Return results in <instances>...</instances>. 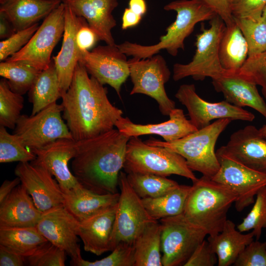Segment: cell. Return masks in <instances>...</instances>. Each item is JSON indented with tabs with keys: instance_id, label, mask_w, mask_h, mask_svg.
Returning a JSON list of instances; mask_svg holds the SVG:
<instances>
[{
	"instance_id": "obj_20",
	"label": "cell",
	"mask_w": 266,
	"mask_h": 266,
	"mask_svg": "<svg viewBox=\"0 0 266 266\" xmlns=\"http://www.w3.org/2000/svg\"><path fill=\"white\" fill-rule=\"evenodd\" d=\"M65 28L62 45L58 54L52 60L57 72L61 93L69 88L75 67L79 62L80 50L76 41V33L86 21L75 14L69 6L65 4Z\"/></svg>"
},
{
	"instance_id": "obj_37",
	"label": "cell",
	"mask_w": 266,
	"mask_h": 266,
	"mask_svg": "<svg viewBox=\"0 0 266 266\" xmlns=\"http://www.w3.org/2000/svg\"><path fill=\"white\" fill-rule=\"evenodd\" d=\"M36 155L15 133H9L0 126V163L31 162Z\"/></svg>"
},
{
	"instance_id": "obj_55",
	"label": "cell",
	"mask_w": 266,
	"mask_h": 266,
	"mask_svg": "<svg viewBox=\"0 0 266 266\" xmlns=\"http://www.w3.org/2000/svg\"><path fill=\"white\" fill-rule=\"evenodd\" d=\"M262 15L266 18V5L263 9Z\"/></svg>"
},
{
	"instance_id": "obj_9",
	"label": "cell",
	"mask_w": 266,
	"mask_h": 266,
	"mask_svg": "<svg viewBox=\"0 0 266 266\" xmlns=\"http://www.w3.org/2000/svg\"><path fill=\"white\" fill-rule=\"evenodd\" d=\"M164 266H184L207 235L201 228L187 220L182 213L160 220Z\"/></svg>"
},
{
	"instance_id": "obj_31",
	"label": "cell",
	"mask_w": 266,
	"mask_h": 266,
	"mask_svg": "<svg viewBox=\"0 0 266 266\" xmlns=\"http://www.w3.org/2000/svg\"><path fill=\"white\" fill-rule=\"evenodd\" d=\"M134 266H162L161 226L156 220L148 224L134 242Z\"/></svg>"
},
{
	"instance_id": "obj_40",
	"label": "cell",
	"mask_w": 266,
	"mask_h": 266,
	"mask_svg": "<svg viewBox=\"0 0 266 266\" xmlns=\"http://www.w3.org/2000/svg\"><path fill=\"white\" fill-rule=\"evenodd\" d=\"M134 243H122L118 244L108 256L93 262L81 258L75 266H134Z\"/></svg>"
},
{
	"instance_id": "obj_32",
	"label": "cell",
	"mask_w": 266,
	"mask_h": 266,
	"mask_svg": "<svg viewBox=\"0 0 266 266\" xmlns=\"http://www.w3.org/2000/svg\"><path fill=\"white\" fill-rule=\"evenodd\" d=\"M47 242L35 227H0V245L25 257Z\"/></svg>"
},
{
	"instance_id": "obj_56",
	"label": "cell",
	"mask_w": 266,
	"mask_h": 266,
	"mask_svg": "<svg viewBox=\"0 0 266 266\" xmlns=\"http://www.w3.org/2000/svg\"><path fill=\"white\" fill-rule=\"evenodd\" d=\"M6 0H0V4H2L3 3V2H4V1H5Z\"/></svg>"
},
{
	"instance_id": "obj_15",
	"label": "cell",
	"mask_w": 266,
	"mask_h": 266,
	"mask_svg": "<svg viewBox=\"0 0 266 266\" xmlns=\"http://www.w3.org/2000/svg\"><path fill=\"white\" fill-rule=\"evenodd\" d=\"M220 168L211 178L230 188L236 195L235 209L241 212L253 203L257 193L266 186V174L223 156H217Z\"/></svg>"
},
{
	"instance_id": "obj_12",
	"label": "cell",
	"mask_w": 266,
	"mask_h": 266,
	"mask_svg": "<svg viewBox=\"0 0 266 266\" xmlns=\"http://www.w3.org/2000/svg\"><path fill=\"white\" fill-rule=\"evenodd\" d=\"M65 7L61 2L44 19L28 43L5 60L21 62L40 70L46 69L51 61L52 52L63 35Z\"/></svg>"
},
{
	"instance_id": "obj_35",
	"label": "cell",
	"mask_w": 266,
	"mask_h": 266,
	"mask_svg": "<svg viewBox=\"0 0 266 266\" xmlns=\"http://www.w3.org/2000/svg\"><path fill=\"white\" fill-rule=\"evenodd\" d=\"M41 71L19 62L5 60L0 63V75L7 80L12 91L21 95L29 92Z\"/></svg>"
},
{
	"instance_id": "obj_46",
	"label": "cell",
	"mask_w": 266,
	"mask_h": 266,
	"mask_svg": "<svg viewBox=\"0 0 266 266\" xmlns=\"http://www.w3.org/2000/svg\"><path fill=\"white\" fill-rule=\"evenodd\" d=\"M218 264L216 254L204 239L195 249L184 266H214Z\"/></svg>"
},
{
	"instance_id": "obj_18",
	"label": "cell",
	"mask_w": 266,
	"mask_h": 266,
	"mask_svg": "<svg viewBox=\"0 0 266 266\" xmlns=\"http://www.w3.org/2000/svg\"><path fill=\"white\" fill-rule=\"evenodd\" d=\"M216 154L266 174V139L254 126H247L233 133L227 143Z\"/></svg>"
},
{
	"instance_id": "obj_57",
	"label": "cell",
	"mask_w": 266,
	"mask_h": 266,
	"mask_svg": "<svg viewBox=\"0 0 266 266\" xmlns=\"http://www.w3.org/2000/svg\"></svg>"
},
{
	"instance_id": "obj_44",
	"label": "cell",
	"mask_w": 266,
	"mask_h": 266,
	"mask_svg": "<svg viewBox=\"0 0 266 266\" xmlns=\"http://www.w3.org/2000/svg\"><path fill=\"white\" fill-rule=\"evenodd\" d=\"M234 266H266V242L252 241L240 254Z\"/></svg>"
},
{
	"instance_id": "obj_47",
	"label": "cell",
	"mask_w": 266,
	"mask_h": 266,
	"mask_svg": "<svg viewBox=\"0 0 266 266\" xmlns=\"http://www.w3.org/2000/svg\"><path fill=\"white\" fill-rule=\"evenodd\" d=\"M100 40L98 36L90 27L87 21L79 28L76 33V41L80 51L92 48Z\"/></svg>"
},
{
	"instance_id": "obj_43",
	"label": "cell",
	"mask_w": 266,
	"mask_h": 266,
	"mask_svg": "<svg viewBox=\"0 0 266 266\" xmlns=\"http://www.w3.org/2000/svg\"><path fill=\"white\" fill-rule=\"evenodd\" d=\"M39 26L38 23L15 32L10 37L0 42V61L7 58L19 51L31 39Z\"/></svg>"
},
{
	"instance_id": "obj_38",
	"label": "cell",
	"mask_w": 266,
	"mask_h": 266,
	"mask_svg": "<svg viewBox=\"0 0 266 266\" xmlns=\"http://www.w3.org/2000/svg\"><path fill=\"white\" fill-rule=\"evenodd\" d=\"M248 44V57L266 50V18L263 15L255 18H233Z\"/></svg>"
},
{
	"instance_id": "obj_11",
	"label": "cell",
	"mask_w": 266,
	"mask_h": 266,
	"mask_svg": "<svg viewBox=\"0 0 266 266\" xmlns=\"http://www.w3.org/2000/svg\"><path fill=\"white\" fill-rule=\"evenodd\" d=\"M119 186L120 193L111 235V251L120 243H134L144 228L156 221L149 214L142 199L131 186L127 173L123 171L119 174Z\"/></svg>"
},
{
	"instance_id": "obj_52",
	"label": "cell",
	"mask_w": 266,
	"mask_h": 266,
	"mask_svg": "<svg viewBox=\"0 0 266 266\" xmlns=\"http://www.w3.org/2000/svg\"><path fill=\"white\" fill-rule=\"evenodd\" d=\"M16 32L7 18L1 13H0V38L5 39Z\"/></svg>"
},
{
	"instance_id": "obj_25",
	"label": "cell",
	"mask_w": 266,
	"mask_h": 266,
	"mask_svg": "<svg viewBox=\"0 0 266 266\" xmlns=\"http://www.w3.org/2000/svg\"><path fill=\"white\" fill-rule=\"evenodd\" d=\"M42 214L20 184L0 203V227H35Z\"/></svg>"
},
{
	"instance_id": "obj_42",
	"label": "cell",
	"mask_w": 266,
	"mask_h": 266,
	"mask_svg": "<svg viewBox=\"0 0 266 266\" xmlns=\"http://www.w3.org/2000/svg\"><path fill=\"white\" fill-rule=\"evenodd\" d=\"M66 254L64 250L48 241L26 257V263L31 266H64Z\"/></svg>"
},
{
	"instance_id": "obj_21",
	"label": "cell",
	"mask_w": 266,
	"mask_h": 266,
	"mask_svg": "<svg viewBox=\"0 0 266 266\" xmlns=\"http://www.w3.org/2000/svg\"><path fill=\"white\" fill-rule=\"evenodd\" d=\"M168 116L169 119L167 121L146 125L135 124L128 117L122 116L116 121L115 127L120 132L129 137L156 134L167 142L178 140L198 130L186 118L181 109H173Z\"/></svg>"
},
{
	"instance_id": "obj_53",
	"label": "cell",
	"mask_w": 266,
	"mask_h": 266,
	"mask_svg": "<svg viewBox=\"0 0 266 266\" xmlns=\"http://www.w3.org/2000/svg\"><path fill=\"white\" fill-rule=\"evenodd\" d=\"M128 4L132 10L142 16L147 11V4L145 0H130Z\"/></svg>"
},
{
	"instance_id": "obj_28",
	"label": "cell",
	"mask_w": 266,
	"mask_h": 266,
	"mask_svg": "<svg viewBox=\"0 0 266 266\" xmlns=\"http://www.w3.org/2000/svg\"><path fill=\"white\" fill-rule=\"evenodd\" d=\"M254 237L253 231L244 233L236 229L232 221L227 219L221 232L214 236H208L207 240L217 256V265L230 266L234 264Z\"/></svg>"
},
{
	"instance_id": "obj_33",
	"label": "cell",
	"mask_w": 266,
	"mask_h": 266,
	"mask_svg": "<svg viewBox=\"0 0 266 266\" xmlns=\"http://www.w3.org/2000/svg\"><path fill=\"white\" fill-rule=\"evenodd\" d=\"M191 186L179 185L168 193L155 198L142 199L150 216L155 220L183 213Z\"/></svg>"
},
{
	"instance_id": "obj_24",
	"label": "cell",
	"mask_w": 266,
	"mask_h": 266,
	"mask_svg": "<svg viewBox=\"0 0 266 266\" xmlns=\"http://www.w3.org/2000/svg\"><path fill=\"white\" fill-rule=\"evenodd\" d=\"M117 204L79 222L77 234L84 250L100 256L111 251V239Z\"/></svg>"
},
{
	"instance_id": "obj_49",
	"label": "cell",
	"mask_w": 266,
	"mask_h": 266,
	"mask_svg": "<svg viewBox=\"0 0 266 266\" xmlns=\"http://www.w3.org/2000/svg\"><path fill=\"white\" fill-rule=\"evenodd\" d=\"M25 263V257L10 251L0 245V266H23Z\"/></svg>"
},
{
	"instance_id": "obj_23",
	"label": "cell",
	"mask_w": 266,
	"mask_h": 266,
	"mask_svg": "<svg viewBox=\"0 0 266 266\" xmlns=\"http://www.w3.org/2000/svg\"><path fill=\"white\" fill-rule=\"evenodd\" d=\"M215 90L222 93L226 100L238 107H250L266 119V103L260 96L256 85L240 75L228 70L212 79Z\"/></svg>"
},
{
	"instance_id": "obj_39",
	"label": "cell",
	"mask_w": 266,
	"mask_h": 266,
	"mask_svg": "<svg viewBox=\"0 0 266 266\" xmlns=\"http://www.w3.org/2000/svg\"><path fill=\"white\" fill-rule=\"evenodd\" d=\"M256 197L251 210L236 228L243 233L252 230L259 240L262 229L266 228V186L259 190Z\"/></svg>"
},
{
	"instance_id": "obj_22",
	"label": "cell",
	"mask_w": 266,
	"mask_h": 266,
	"mask_svg": "<svg viewBox=\"0 0 266 266\" xmlns=\"http://www.w3.org/2000/svg\"><path fill=\"white\" fill-rule=\"evenodd\" d=\"M78 16L85 19L100 40L115 45L111 30L116 26L112 12L118 5V0H61Z\"/></svg>"
},
{
	"instance_id": "obj_6",
	"label": "cell",
	"mask_w": 266,
	"mask_h": 266,
	"mask_svg": "<svg viewBox=\"0 0 266 266\" xmlns=\"http://www.w3.org/2000/svg\"><path fill=\"white\" fill-rule=\"evenodd\" d=\"M138 137H131L127 145L123 166L127 173L151 174L164 177L175 174L193 182L198 179L180 154L166 147L148 144Z\"/></svg>"
},
{
	"instance_id": "obj_50",
	"label": "cell",
	"mask_w": 266,
	"mask_h": 266,
	"mask_svg": "<svg viewBox=\"0 0 266 266\" xmlns=\"http://www.w3.org/2000/svg\"><path fill=\"white\" fill-rule=\"evenodd\" d=\"M142 17L134 13L129 7L126 8L122 16V29L125 30L136 26L141 21Z\"/></svg>"
},
{
	"instance_id": "obj_3",
	"label": "cell",
	"mask_w": 266,
	"mask_h": 266,
	"mask_svg": "<svg viewBox=\"0 0 266 266\" xmlns=\"http://www.w3.org/2000/svg\"><path fill=\"white\" fill-rule=\"evenodd\" d=\"M166 11L176 12L175 21L166 29V33L156 44L143 45L126 41L117 44L123 53L137 59H145L166 50L176 56L179 49H184V41L193 32L197 24L210 21L217 15L216 12L202 0H176L164 7Z\"/></svg>"
},
{
	"instance_id": "obj_27",
	"label": "cell",
	"mask_w": 266,
	"mask_h": 266,
	"mask_svg": "<svg viewBox=\"0 0 266 266\" xmlns=\"http://www.w3.org/2000/svg\"><path fill=\"white\" fill-rule=\"evenodd\" d=\"M63 196L64 206L80 222L117 204L120 193L98 194L82 187Z\"/></svg>"
},
{
	"instance_id": "obj_45",
	"label": "cell",
	"mask_w": 266,
	"mask_h": 266,
	"mask_svg": "<svg viewBox=\"0 0 266 266\" xmlns=\"http://www.w3.org/2000/svg\"><path fill=\"white\" fill-rule=\"evenodd\" d=\"M233 18H255L262 15L266 0H230Z\"/></svg>"
},
{
	"instance_id": "obj_14",
	"label": "cell",
	"mask_w": 266,
	"mask_h": 266,
	"mask_svg": "<svg viewBox=\"0 0 266 266\" xmlns=\"http://www.w3.org/2000/svg\"><path fill=\"white\" fill-rule=\"evenodd\" d=\"M175 97L186 107L190 121L198 130L208 126L214 119L230 118L252 122L255 118L251 112L226 100L218 102L204 100L197 93L194 84L181 85Z\"/></svg>"
},
{
	"instance_id": "obj_54",
	"label": "cell",
	"mask_w": 266,
	"mask_h": 266,
	"mask_svg": "<svg viewBox=\"0 0 266 266\" xmlns=\"http://www.w3.org/2000/svg\"><path fill=\"white\" fill-rule=\"evenodd\" d=\"M259 131L261 136L266 139V125H264Z\"/></svg>"
},
{
	"instance_id": "obj_17",
	"label": "cell",
	"mask_w": 266,
	"mask_h": 266,
	"mask_svg": "<svg viewBox=\"0 0 266 266\" xmlns=\"http://www.w3.org/2000/svg\"><path fill=\"white\" fill-rule=\"evenodd\" d=\"M14 172L41 212L64 205L59 184L44 167L31 162H19Z\"/></svg>"
},
{
	"instance_id": "obj_2",
	"label": "cell",
	"mask_w": 266,
	"mask_h": 266,
	"mask_svg": "<svg viewBox=\"0 0 266 266\" xmlns=\"http://www.w3.org/2000/svg\"><path fill=\"white\" fill-rule=\"evenodd\" d=\"M130 137L113 129L76 141L71 172L84 188L100 194L117 192Z\"/></svg>"
},
{
	"instance_id": "obj_51",
	"label": "cell",
	"mask_w": 266,
	"mask_h": 266,
	"mask_svg": "<svg viewBox=\"0 0 266 266\" xmlns=\"http://www.w3.org/2000/svg\"><path fill=\"white\" fill-rule=\"evenodd\" d=\"M21 183L20 178H16L11 180H6L0 187V203Z\"/></svg>"
},
{
	"instance_id": "obj_36",
	"label": "cell",
	"mask_w": 266,
	"mask_h": 266,
	"mask_svg": "<svg viewBox=\"0 0 266 266\" xmlns=\"http://www.w3.org/2000/svg\"><path fill=\"white\" fill-rule=\"evenodd\" d=\"M24 106L23 95L10 88L6 79L0 81V125L14 129Z\"/></svg>"
},
{
	"instance_id": "obj_30",
	"label": "cell",
	"mask_w": 266,
	"mask_h": 266,
	"mask_svg": "<svg viewBox=\"0 0 266 266\" xmlns=\"http://www.w3.org/2000/svg\"><path fill=\"white\" fill-rule=\"evenodd\" d=\"M29 100L33 105L31 115H33L48 105L56 102L61 98L59 80L54 61L41 70L28 92Z\"/></svg>"
},
{
	"instance_id": "obj_34",
	"label": "cell",
	"mask_w": 266,
	"mask_h": 266,
	"mask_svg": "<svg viewBox=\"0 0 266 266\" xmlns=\"http://www.w3.org/2000/svg\"><path fill=\"white\" fill-rule=\"evenodd\" d=\"M127 178L132 188L141 199L162 196L179 185L166 177L151 174L129 173L127 174Z\"/></svg>"
},
{
	"instance_id": "obj_7",
	"label": "cell",
	"mask_w": 266,
	"mask_h": 266,
	"mask_svg": "<svg viewBox=\"0 0 266 266\" xmlns=\"http://www.w3.org/2000/svg\"><path fill=\"white\" fill-rule=\"evenodd\" d=\"M209 21L210 27L205 28L202 25L201 32L196 35V49L192 60L186 64L174 65L173 79L175 81L189 76L196 80H203L206 77L213 79L228 71L222 67L219 55L225 23L217 15Z\"/></svg>"
},
{
	"instance_id": "obj_29",
	"label": "cell",
	"mask_w": 266,
	"mask_h": 266,
	"mask_svg": "<svg viewBox=\"0 0 266 266\" xmlns=\"http://www.w3.org/2000/svg\"><path fill=\"white\" fill-rule=\"evenodd\" d=\"M219 59L226 70L238 72L248 57L247 41L234 21L226 25L219 46Z\"/></svg>"
},
{
	"instance_id": "obj_16",
	"label": "cell",
	"mask_w": 266,
	"mask_h": 266,
	"mask_svg": "<svg viewBox=\"0 0 266 266\" xmlns=\"http://www.w3.org/2000/svg\"><path fill=\"white\" fill-rule=\"evenodd\" d=\"M78 223L64 205H60L42 212L35 226L49 242L66 252L71 258V266L82 258L77 234Z\"/></svg>"
},
{
	"instance_id": "obj_41",
	"label": "cell",
	"mask_w": 266,
	"mask_h": 266,
	"mask_svg": "<svg viewBox=\"0 0 266 266\" xmlns=\"http://www.w3.org/2000/svg\"><path fill=\"white\" fill-rule=\"evenodd\" d=\"M237 73L244 78L262 87L266 99V50L249 57Z\"/></svg>"
},
{
	"instance_id": "obj_26",
	"label": "cell",
	"mask_w": 266,
	"mask_h": 266,
	"mask_svg": "<svg viewBox=\"0 0 266 266\" xmlns=\"http://www.w3.org/2000/svg\"><path fill=\"white\" fill-rule=\"evenodd\" d=\"M61 2V0H6L0 4V13L17 32L38 23Z\"/></svg>"
},
{
	"instance_id": "obj_48",
	"label": "cell",
	"mask_w": 266,
	"mask_h": 266,
	"mask_svg": "<svg viewBox=\"0 0 266 266\" xmlns=\"http://www.w3.org/2000/svg\"><path fill=\"white\" fill-rule=\"evenodd\" d=\"M210 6L224 22L226 25L234 21L230 0H202Z\"/></svg>"
},
{
	"instance_id": "obj_10",
	"label": "cell",
	"mask_w": 266,
	"mask_h": 266,
	"mask_svg": "<svg viewBox=\"0 0 266 266\" xmlns=\"http://www.w3.org/2000/svg\"><path fill=\"white\" fill-rule=\"evenodd\" d=\"M63 110L61 104L54 102L33 115L21 114L14 133L32 151L42 148L59 139H73L62 116Z\"/></svg>"
},
{
	"instance_id": "obj_4",
	"label": "cell",
	"mask_w": 266,
	"mask_h": 266,
	"mask_svg": "<svg viewBox=\"0 0 266 266\" xmlns=\"http://www.w3.org/2000/svg\"><path fill=\"white\" fill-rule=\"evenodd\" d=\"M183 215L213 236L223 230L236 196L228 186L202 176L193 182Z\"/></svg>"
},
{
	"instance_id": "obj_19",
	"label": "cell",
	"mask_w": 266,
	"mask_h": 266,
	"mask_svg": "<svg viewBox=\"0 0 266 266\" xmlns=\"http://www.w3.org/2000/svg\"><path fill=\"white\" fill-rule=\"evenodd\" d=\"M76 143L73 139H59L42 148L32 150L36 158L31 163L45 168L55 177L64 193L83 187L68 166L69 162L76 153Z\"/></svg>"
},
{
	"instance_id": "obj_13",
	"label": "cell",
	"mask_w": 266,
	"mask_h": 266,
	"mask_svg": "<svg viewBox=\"0 0 266 266\" xmlns=\"http://www.w3.org/2000/svg\"><path fill=\"white\" fill-rule=\"evenodd\" d=\"M79 62L91 76L113 88L121 97L122 85L130 76L127 55L117 44L100 45L91 51H80Z\"/></svg>"
},
{
	"instance_id": "obj_8",
	"label": "cell",
	"mask_w": 266,
	"mask_h": 266,
	"mask_svg": "<svg viewBox=\"0 0 266 266\" xmlns=\"http://www.w3.org/2000/svg\"><path fill=\"white\" fill-rule=\"evenodd\" d=\"M128 62L133 84L130 95L141 94L154 99L161 113L168 116L175 108V103L168 98L165 90L171 72L165 58L156 54L145 59L133 57Z\"/></svg>"
},
{
	"instance_id": "obj_1",
	"label": "cell",
	"mask_w": 266,
	"mask_h": 266,
	"mask_svg": "<svg viewBox=\"0 0 266 266\" xmlns=\"http://www.w3.org/2000/svg\"><path fill=\"white\" fill-rule=\"evenodd\" d=\"M63 118L73 139L78 141L109 131L122 117L113 105L106 87L89 73L78 62L68 90L61 93Z\"/></svg>"
},
{
	"instance_id": "obj_5",
	"label": "cell",
	"mask_w": 266,
	"mask_h": 266,
	"mask_svg": "<svg viewBox=\"0 0 266 266\" xmlns=\"http://www.w3.org/2000/svg\"><path fill=\"white\" fill-rule=\"evenodd\" d=\"M233 121L230 118L216 120L208 126L178 140L167 142L151 138L148 144L168 148L182 156L193 171L212 178L218 171L220 163L215 146L221 133Z\"/></svg>"
}]
</instances>
